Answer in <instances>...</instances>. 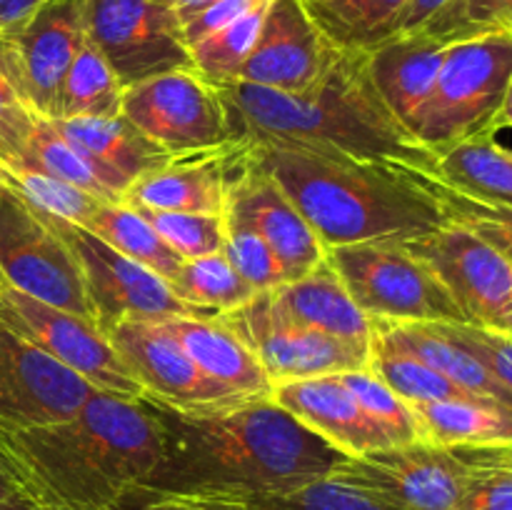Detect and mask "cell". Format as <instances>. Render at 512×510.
<instances>
[{
	"instance_id": "cell-19",
	"label": "cell",
	"mask_w": 512,
	"mask_h": 510,
	"mask_svg": "<svg viewBox=\"0 0 512 510\" xmlns=\"http://www.w3.org/2000/svg\"><path fill=\"white\" fill-rule=\"evenodd\" d=\"M225 213L238 215L250 228L258 230L283 265L288 283L308 275L325 260V245L303 213L295 208L285 190L248 158V153L230 188Z\"/></svg>"
},
{
	"instance_id": "cell-8",
	"label": "cell",
	"mask_w": 512,
	"mask_h": 510,
	"mask_svg": "<svg viewBox=\"0 0 512 510\" xmlns=\"http://www.w3.org/2000/svg\"><path fill=\"white\" fill-rule=\"evenodd\" d=\"M85 33L123 90L170 70H193L183 23L168 0H85Z\"/></svg>"
},
{
	"instance_id": "cell-37",
	"label": "cell",
	"mask_w": 512,
	"mask_h": 510,
	"mask_svg": "<svg viewBox=\"0 0 512 510\" xmlns=\"http://www.w3.org/2000/svg\"><path fill=\"white\" fill-rule=\"evenodd\" d=\"M248 510H403L380 495L335 478L333 473L278 495L240 500Z\"/></svg>"
},
{
	"instance_id": "cell-47",
	"label": "cell",
	"mask_w": 512,
	"mask_h": 510,
	"mask_svg": "<svg viewBox=\"0 0 512 510\" xmlns=\"http://www.w3.org/2000/svg\"><path fill=\"white\" fill-rule=\"evenodd\" d=\"M118 510H248L240 500L198 498V495L135 493Z\"/></svg>"
},
{
	"instance_id": "cell-40",
	"label": "cell",
	"mask_w": 512,
	"mask_h": 510,
	"mask_svg": "<svg viewBox=\"0 0 512 510\" xmlns=\"http://www.w3.org/2000/svg\"><path fill=\"white\" fill-rule=\"evenodd\" d=\"M223 253L228 263L238 270L240 278L258 293L275 290L288 283L283 265L275 258L273 248L260 238L258 230L250 228L245 220H240L233 213H225Z\"/></svg>"
},
{
	"instance_id": "cell-9",
	"label": "cell",
	"mask_w": 512,
	"mask_h": 510,
	"mask_svg": "<svg viewBox=\"0 0 512 510\" xmlns=\"http://www.w3.org/2000/svg\"><path fill=\"white\" fill-rule=\"evenodd\" d=\"M123 115L168 155L238 143L218 88L195 70H170L123 90Z\"/></svg>"
},
{
	"instance_id": "cell-35",
	"label": "cell",
	"mask_w": 512,
	"mask_h": 510,
	"mask_svg": "<svg viewBox=\"0 0 512 510\" xmlns=\"http://www.w3.org/2000/svg\"><path fill=\"white\" fill-rule=\"evenodd\" d=\"M270 3V0H268ZM268 3L258 5L255 10L245 13L235 23L225 25V28L215 30L208 38L198 40L190 45V60H193V70L205 78L208 83H233L238 80L240 70H243L245 60L253 53L255 40H258L260 28H263L265 10Z\"/></svg>"
},
{
	"instance_id": "cell-34",
	"label": "cell",
	"mask_w": 512,
	"mask_h": 510,
	"mask_svg": "<svg viewBox=\"0 0 512 510\" xmlns=\"http://www.w3.org/2000/svg\"><path fill=\"white\" fill-rule=\"evenodd\" d=\"M170 285L185 303L213 310L218 315L240 308L258 295V290L250 288L240 278L238 270L228 263L223 250L203 255V258L185 260L178 275L170 280Z\"/></svg>"
},
{
	"instance_id": "cell-29",
	"label": "cell",
	"mask_w": 512,
	"mask_h": 510,
	"mask_svg": "<svg viewBox=\"0 0 512 510\" xmlns=\"http://www.w3.org/2000/svg\"><path fill=\"white\" fill-rule=\"evenodd\" d=\"M328 43L338 50H370L393 38L408 0H303Z\"/></svg>"
},
{
	"instance_id": "cell-39",
	"label": "cell",
	"mask_w": 512,
	"mask_h": 510,
	"mask_svg": "<svg viewBox=\"0 0 512 510\" xmlns=\"http://www.w3.org/2000/svg\"><path fill=\"white\" fill-rule=\"evenodd\" d=\"M338 378L353 393L365 415L388 435L390 443L405 445L420 440V428L413 408L400 395H395L378 375L370 373L368 368H358L338 373Z\"/></svg>"
},
{
	"instance_id": "cell-33",
	"label": "cell",
	"mask_w": 512,
	"mask_h": 510,
	"mask_svg": "<svg viewBox=\"0 0 512 510\" xmlns=\"http://www.w3.org/2000/svg\"><path fill=\"white\" fill-rule=\"evenodd\" d=\"M368 370L378 375L408 405L433 403V400H478L380 333H375L373 338Z\"/></svg>"
},
{
	"instance_id": "cell-25",
	"label": "cell",
	"mask_w": 512,
	"mask_h": 510,
	"mask_svg": "<svg viewBox=\"0 0 512 510\" xmlns=\"http://www.w3.org/2000/svg\"><path fill=\"white\" fill-rule=\"evenodd\" d=\"M373 330L383 338L393 340L403 350L413 353L430 368L458 385L473 398L485 403L503 405L512 410V393L480 363L478 358L468 353L463 345L450 340L440 333L433 323H390V320H373Z\"/></svg>"
},
{
	"instance_id": "cell-43",
	"label": "cell",
	"mask_w": 512,
	"mask_h": 510,
	"mask_svg": "<svg viewBox=\"0 0 512 510\" xmlns=\"http://www.w3.org/2000/svg\"><path fill=\"white\" fill-rule=\"evenodd\" d=\"M440 333L463 345L473 358H478L500 383L512 393V333L480 328L470 323H433Z\"/></svg>"
},
{
	"instance_id": "cell-44",
	"label": "cell",
	"mask_w": 512,
	"mask_h": 510,
	"mask_svg": "<svg viewBox=\"0 0 512 510\" xmlns=\"http://www.w3.org/2000/svg\"><path fill=\"white\" fill-rule=\"evenodd\" d=\"M38 115L28 108L18 90L0 70V165L15 168L23 163Z\"/></svg>"
},
{
	"instance_id": "cell-45",
	"label": "cell",
	"mask_w": 512,
	"mask_h": 510,
	"mask_svg": "<svg viewBox=\"0 0 512 510\" xmlns=\"http://www.w3.org/2000/svg\"><path fill=\"white\" fill-rule=\"evenodd\" d=\"M455 510H512V475L470 470L468 485Z\"/></svg>"
},
{
	"instance_id": "cell-24",
	"label": "cell",
	"mask_w": 512,
	"mask_h": 510,
	"mask_svg": "<svg viewBox=\"0 0 512 510\" xmlns=\"http://www.w3.org/2000/svg\"><path fill=\"white\" fill-rule=\"evenodd\" d=\"M160 328L185 350L208 378L245 398H270L273 383L248 345L215 318H168Z\"/></svg>"
},
{
	"instance_id": "cell-48",
	"label": "cell",
	"mask_w": 512,
	"mask_h": 510,
	"mask_svg": "<svg viewBox=\"0 0 512 510\" xmlns=\"http://www.w3.org/2000/svg\"><path fill=\"white\" fill-rule=\"evenodd\" d=\"M455 458L470 470H493V473L512 475V440L493 445H463L450 448Z\"/></svg>"
},
{
	"instance_id": "cell-11",
	"label": "cell",
	"mask_w": 512,
	"mask_h": 510,
	"mask_svg": "<svg viewBox=\"0 0 512 510\" xmlns=\"http://www.w3.org/2000/svg\"><path fill=\"white\" fill-rule=\"evenodd\" d=\"M0 323L88 380L95 390L125 395V398L143 395L118 350L110 343L108 333L95 320L30 298L3 283L0 285Z\"/></svg>"
},
{
	"instance_id": "cell-27",
	"label": "cell",
	"mask_w": 512,
	"mask_h": 510,
	"mask_svg": "<svg viewBox=\"0 0 512 510\" xmlns=\"http://www.w3.org/2000/svg\"><path fill=\"white\" fill-rule=\"evenodd\" d=\"M15 168L38 170V173L58 178L63 183L95 195L103 203H123L130 190V183H125L118 173L105 168L88 150L75 145L48 118H38L23 163L15 165Z\"/></svg>"
},
{
	"instance_id": "cell-20",
	"label": "cell",
	"mask_w": 512,
	"mask_h": 510,
	"mask_svg": "<svg viewBox=\"0 0 512 510\" xmlns=\"http://www.w3.org/2000/svg\"><path fill=\"white\" fill-rule=\"evenodd\" d=\"M245 153L248 145L230 143L208 153L173 155L163 168L135 180L123 203L145 210L225 215Z\"/></svg>"
},
{
	"instance_id": "cell-3",
	"label": "cell",
	"mask_w": 512,
	"mask_h": 510,
	"mask_svg": "<svg viewBox=\"0 0 512 510\" xmlns=\"http://www.w3.org/2000/svg\"><path fill=\"white\" fill-rule=\"evenodd\" d=\"M238 143H298L360 160L435 170V155L403 128L380 98L365 50H338L325 73L303 93L260 85H215Z\"/></svg>"
},
{
	"instance_id": "cell-55",
	"label": "cell",
	"mask_w": 512,
	"mask_h": 510,
	"mask_svg": "<svg viewBox=\"0 0 512 510\" xmlns=\"http://www.w3.org/2000/svg\"><path fill=\"white\" fill-rule=\"evenodd\" d=\"M5 190H8V185H5V175H3V165H0V198L5 195Z\"/></svg>"
},
{
	"instance_id": "cell-17",
	"label": "cell",
	"mask_w": 512,
	"mask_h": 510,
	"mask_svg": "<svg viewBox=\"0 0 512 510\" xmlns=\"http://www.w3.org/2000/svg\"><path fill=\"white\" fill-rule=\"evenodd\" d=\"M93 385L0 323V430L60 423L78 413Z\"/></svg>"
},
{
	"instance_id": "cell-41",
	"label": "cell",
	"mask_w": 512,
	"mask_h": 510,
	"mask_svg": "<svg viewBox=\"0 0 512 510\" xmlns=\"http://www.w3.org/2000/svg\"><path fill=\"white\" fill-rule=\"evenodd\" d=\"M155 233L175 250L183 260L203 258L223 250L225 215L208 213H175V210L135 208Z\"/></svg>"
},
{
	"instance_id": "cell-53",
	"label": "cell",
	"mask_w": 512,
	"mask_h": 510,
	"mask_svg": "<svg viewBox=\"0 0 512 510\" xmlns=\"http://www.w3.org/2000/svg\"><path fill=\"white\" fill-rule=\"evenodd\" d=\"M0 510H45V508H40V505L30 503V500L20 498V495L13 493L8 500H3V503H0Z\"/></svg>"
},
{
	"instance_id": "cell-1",
	"label": "cell",
	"mask_w": 512,
	"mask_h": 510,
	"mask_svg": "<svg viewBox=\"0 0 512 510\" xmlns=\"http://www.w3.org/2000/svg\"><path fill=\"white\" fill-rule=\"evenodd\" d=\"M143 400L163 433V455L135 493L248 500L325 478L348 458L273 398L203 413Z\"/></svg>"
},
{
	"instance_id": "cell-52",
	"label": "cell",
	"mask_w": 512,
	"mask_h": 510,
	"mask_svg": "<svg viewBox=\"0 0 512 510\" xmlns=\"http://www.w3.org/2000/svg\"><path fill=\"white\" fill-rule=\"evenodd\" d=\"M498 130L500 128H512V75H510V83H508V93H505L503 100V108H500L498 115Z\"/></svg>"
},
{
	"instance_id": "cell-15",
	"label": "cell",
	"mask_w": 512,
	"mask_h": 510,
	"mask_svg": "<svg viewBox=\"0 0 512 510\" xmlns=\"http://www.w3.org/2000/svg\"><path fill=\"white\" fill-rule=\"evenodd\" d=\"M333 475L403 510H455L470 470L450 448L415 440L345 458Z\"/></svg>"
},
{
	"instance_id": "cell-50",
	"label": "cell",
	"mask_w": 512,
	"mask_h": 510,
	"mask_svg": "<svg viewBox=\"0 0 512 510\" xmlns=\"http://www.w3.org/2000/svg\"><path fill=\"white\" fill-rule=\"evenodd\" d=\"M43 3H48V0H0V30H10L23 23Z\"/></svg>"
},
{
	"instance_id": "cell-28",
	"label": "cell",
	"mask_w": 512,
	"mask_h": 510,
	"mask_svg": "<svg viewBox=\"0 0 512 510\" xmlns=\"http://www.w3.org/2000/svg\"><path fill=\"white\" fill-rule=\"evenodd\" d=\"M420 440L440 448L493 445L512 440V410L483 400H433L410 405Z\"/></svg>"
},
{
	"instance_id": "cell-31",
	"label": "cell",
	"mask_w": 512,
	"mask_h": 510,
	"mask_svg": "<svg viewBox=\"0 0 512 510\" xmlns=\"http://www.w3.org/2000/svg\"><path fill=\"white\" fill-rule=\"evenodd\" d=\"M90 233L115 248L118 253L128 255L130 260L140 263L143 268L153 270L155 275L170 280L178 275L185 260L155 233L153 225L128 203H103L88 223L83 225Z\"/></svg>"
},
{
	"instance_id": "cell-42",
	"label": "cell",
	"mask_w": 512,
	"mask_h": 510,
	"mask_svg": "<svg viewBox=\"0 0 512 510\" xmlns=\"http://www.w3.org/2000/svg\"><path fill=\"white\" fill-rule=\"evenodd\" d=\"M423 33L455 43L488 33H512V0H453L445 5Z\"/></svg>"
},
{
	"instance_id": "cell-14",
	"label": "cell",
	"mask_w": 512,
	"mask_h": 510,
	"mask_svg": "<svg viewBox=\"0 0 512 510\" xmlns=\"http://www.w3.org/2000/svg\"><path fill=\"white\" fill-rule=\"evenodd\" d=\"M218 320L248 345L273 385L368 368V353L290 320L275 305L270 290L220 313Z\"/></svg>"
},
{
	"instance_id": "cell-7",
	"label": "cell",
	"mask_w": 512,
	"mask_h": 510,
	"mask_svg": "<svg viewBox=\"0 0 512 510\" xmlns=\"http://www.w3.org/2000/svg\"><path fill=\"white\" fill-rule=\"evenodd\" d=\"M40 215V213H38ZM63 238L83 273L95 323L108 333L118 323H160L168 318H215L218 313L190 305L165 278L110 248L83 225L40 215Z\"/></svg>"
},
{
	"instance_id": "cell-26",
	"label": "cell",
	"mask_w": 512,
	"mask_h": 510,
	"mask_svg": "<svg viewBox=\"0 0 512 510\" xmlns=\"http://www.w3.org/2000/svg\"><path fill=\"white\" fill-rule=\"evenodd\" d=\"M63 135L88 150L95 160L133 185L143 175L163 168L173 155L165 153L123 113L113 118H65L53 120Z\"/></svg>"
},
{
	"instance_id": "cell-4",
	"label": "cell",
	"mask_w": 512,
	"mask_h": 510,
	"mask_svg": "<svg viewBox=\"0 0 512 510\" xmlns=\"http://www.w3.org/2000/svg\"><path fill=\"white\" fill-rule=\"evenodd\" d=\"M248 158L285 190L325 250L373 240L408 243L448 223L418 165L298 143L248 145Z\"/></svg>"
},
{
	"instance_id": "cell-30",
	"label": "cell",
	"mask_w": 512,
	"mask_h": 510,
	"mask_svg": "<svg viewBox=\"0 0 512 510\" xmlns=\"http://www.w3.org/2000/svg\"><path fill=\"white\" fill-rule=\"evenodd\" d=\"M435 173L475 198L512 205V150L495 143V133L475 135L435 155Z\"/></svg>"
},
{
	"instance_id": "cell-2",
	"label": "cell",
	"mask_w": 512,
	"mask_h": 510,
	"mask_svg": "<svg viewBox=\"0 0 512 510\" xmlns=\"http://www.w3.org/2000/svg\"><path fill=\"white\" fill-rule=\"evenodd\" d=\"M163 455V433L143 398L93 390L60 423L0 430L13 493L45 510H118Z\"/></svg>"
},
{
	"instance_id": "cell-38",
	"label": "cell",
	"mask_w": 512,
	"mask_h": 510,
	"mask_svg": "<svg viewBox=\"0 0 512 510\" xmlns=\"http://www.w3.org/2000/svg\"><path fill=\"white\" fill-rule=\"evenodd\" d=\"M5 185L30 205L35 213L50 215V218L68 220V223L85 225L90 215L103 205L95 195L63 183L58 178L38 173L30 168H3Z\"/></svg>"
},
{
	"instance_id": "cell-22",
	"label": "cell",
	"mask_w": 512,
	"mask_h": 510,
	"mask_svg": "<svg viewBox=\"0 0 512 510\" xmlns=\"http://www.w3.org/2000/svg\"><path fill=\"white\" fill-rule=\"evenodd\" d=\"M448 43L433 35H393L375 48L365 50L368 73L390 113L415 135L425 103L433 93L435 78L443 65Z\"/></svg>"
},
{
	"instance_id": "cell-18",
	"label": "cell",
	"mask_w": 512,
	"mask_h": 510,
	"mask_svg": "<svg viewBox=\"0 0 512 510\" xmlns=\"http://www.w3.org/2000/svg\"><path fill=\"white\" fill-rule=\"evenodd\" d=\"M335 48L305 10L303 0H270L253 53L240 70V83L303 93L333 60Z\"/></svg>"
},
{
	"instance_id": "cell-54",
	"label": "cell",
	"mask_w": 512,
	"mask_h": 510,
	"mask_svg": "<svg viewBox=\"0 0 512 510\" xmlns=\"http://www.w3.org/2000/svg\"><path fill=\"white\" fill-rule=\"evenodd\" d=\"M10 495H13V485H10L3 463H0V503H3V500H8Z\"/></svg>"
},
{
	"instance_id": "cell-32",
	"label": "cell",
	"mask_w": 512,
	"mask_h": 510,
	"mask_svg": "<svg viewBox=\"0 0 512 510\" xmlns=\"http://www.w3.org/2000/svg\"><path fill=\"white\" fill-rule=\"evenodd\" d=\"M123 113V85L108 60L85 38L83 48L65 73L58 98V115L65 118H113Z\"/></svg>"
},
{
	"instance_id": "cell-36",
	"label": "cell",
	"mask_w": 512,
	"mask_h": 510,
	"mask_svg": "<svg viewBox=\"0 0 512 510\" xmlns=\"http://www.w3.org/2000/svg\"><path fill=\"white\" fill-rule=\"evenodd\" d=\"M423 178L430 193L443 205L448 220L473 230L512 265V205L475 198L440 178L435 170L423 168Z\"/></svg>"
},
{
	"instance_id": "cell-46",
	"label": "cell",
	"mask_w": 512,
	"mask_h": 510,
	"mask_svg": "<svg viewBox=\"0 0 512 510\" xmlns=\"http://www.w3.org/2000/svg\"><path fill=\"white\" fill-rule=\"evenodd\" d=\"M263 3H268V0H215L213 5L200 10L195 18H190L188 23H183L185 45L190 48V45H195L198 40L208 38V35L215 33V30L235 23V20L243 18L245 13H250V10H255Z\"/></svg>"
},
{
	"instance_id": "cell-13",
	"label": "cell",
	"mask_w": 512,
	"mask_h": 510,
	"mask_svg": "<svg viewBox=\"0 0 512 510\" xmlns=\"http://www.w3.org/2000/svg\"><path fill=\"white\" fill-rule=\"evenodd\" d=\"M403 245L445 285L463 323L512 333V265L493 245L453 220Z\"/></svg>"
},
{
	"instance_id": "cell-6",
	"label": "cell",
	"mask_w": 512,
	"mask_h": 510,
	"mask_svg": "<svg viewBox=\"0 0 512 510\" xmlns=\"http://www.w3.org/2000/svg\"><path fill=\"white\" fill-rule=\"evenodd\" d=\"M325 258L370 320L463 323V313L433 270L398 240L338 245Z\"/></svg>"
},
{
	"instance_id": "cell-49",
	"label": "cell",
	"mask_w": 512,
	"mask_h": 510,
	"mask_svg": "<svg viewBox=\"0 0 512 510\" xmlns=\"http://www.w3.org/2000/svg\"><path fill=\"white\" fill-rule=\"evenodd\" d=\"M453 0H408V5L400 13L398 23H395L393 35H410L423 30L445 5H450Z\"/></svg>"
},
{
	"instance_id": "cell-12",
	"label": "cell",
	"mask_w": 512,
	"mask_h": 510,
	"mask_svg": "<svg viewBox=\"0 0 512 510\" xmlns=\"http://www.w3.org/2000/svg\"><path fill=\"white\" fill-rule=\"evenodd\" d=\"M0 278L30 298L95 320L78 260L10 188L0 198Z\"/></svg>"
},
{
	"instance_id": "cell-16",
	"label": "cell",
	"mask_w": 512,
	"mask_h": 510,
	"mask_svg": "<svg viewBox=\"0 0 512 510\" xmlns=\"http://www.w3.org/2000/svg\"><path fill=\"white\" fill-rule=\"evenodd\" d=\"M108 338L143 390L140 398L185 413L223 410L258 400L245 398L208 378L158 323L125 320L108 330Z\"/></svg>"
},
{
	"instance_id": "cell-21",
	"label": "cell",
	"mask_w": 512,
	"mask_h": 510,
	"mask_svg": "<svg viewBox=\"0 0 512 510\" xmlns=\"http://www.w3.org/2000/svg\"><path fill=\"white\" fill-rule=\"evenodd\" d=\"M270 398L348 458L393 445L365 415L338 373L278 383Z\"/></svg>"
},
{
	"instance_id": "cell-56",
	"label": "cell",
	"mask_w": 512,
	"mask_h": 510,
	"mask_svg": "<svg viewBox=\"0 0 512 510\" xmlns=\"http://www.w3.org/2000/svg\"><path fill=\"white\" fill-rule=\"evenodd\" d=\"M3 283H5V280H3V278H0V285H3Z\"/></svg>"
},
{
	"instance_id": "cell-10",
	"label": "cell",
	"mask_w": 512,
	"mask_h": 510,
	"mask_svg": "<svg viewBox=\"0 0 512 510\" xmlns=\"http://www.w3.org/2000/svg\"><path fill=\"white\" fill-rule=\"evenodd\" d=\"M85 0H48L0 30V70L38 118L55 120L65 73L83 48Z\"/></svg>"
},
{
	"instance_id": "cell-5",
	"label": "cell",
	"mask_w": 512,
	"mask_h": 510,
	"mask_svg": "<svg viewBox=\"0 0 512 510\" xmlns=\"http://www.w3.org/2000/svg\"><path fill=\"white\" fill-rule=\"evenodd\" d=\"M512 75V33L455 40L445 50L433 93L420 113L415 138L433 155L498 133V115Z\"/></svg>"
},
{
	"instance_id": "cell-23",
	"label": "cell",
	"mask_w": 512,
	"mask_h": 510,
	"mask_svg": "<svg viewBox=\"0 0 512 510\" xmlns=\"http://www.w3.org/2000/svg\"><path fill=\"white\" fill-rule=\"evenodd\" d=\"M270 293L275 305L295 323L343 340L345 345L368 355L373 350V320L355 305L328 258L308 275L290 280Z\"/></svg>"
},
{
	"instance_id": "cell-51",
	"label": "cell",
	"mask_w": 512,
	"mask_h": 510,
	"mask_svg": "<svg viewBox=\"0 0 512 510\" xmlns=\"http://www.w3.org/2000/svg\"><path fill=\"white\" fill-rule=\"evenodd\" d=\"M168 3H170V8L175 10V15L180 18V23H188L190 18H195L200 10H205L208 5H213L215 0H168Z\"/></svg>"
}]
</instances>
